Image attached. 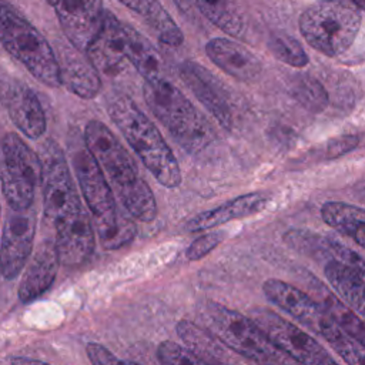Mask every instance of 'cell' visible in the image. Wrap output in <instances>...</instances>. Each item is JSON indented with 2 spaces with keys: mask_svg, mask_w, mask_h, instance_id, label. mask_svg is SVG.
<instances>
[{
  "mask_svg": "<svg viewBox=\"0 0 365 365\" xmlns=\"http://www.w3.org/2000/svg\"><path fill=\"white\" fill-rule=\"evenodd\" d=\"M83 138L84 145L107 175L113 194L118 197L123 208L138 221H153L157 215L155 198L121 141L98 120L87 123Z\"/></svg>",
  "mask_w": 365,
  "mask_h": 365,
  "instance_id": "6da1fadb",
  "label": "cell"
},
{
  "mask_svg": "<svg viewBox=\"0 0 365 365\" xmlns=\"http://www.w3.org/2000/svg\"><path fill=\"white\" fill-rule=\"evenodd\" d=\"M71 164L103 247L107 250L121 248L134 238V222L117 208L113 190L86 145L71 151Z\"/></svg>",
  "mask_w": 365,
  "mask_h": 365,
  "instance_id": "7a4b0ae2",
  "label": "cell"
},
{
  "mask_svg": "<svg viewBox=\"0 0 365 365\" xmlns=\"http://www.w3.org/2000/svg\"><path fill=\"white\" fill-rule=\"evenodd\" d=\"M108 115L153 177L167 188L181 182L180 165L158 128L130 97H118L108 106Z\"/></svg>",
  "mask_w": 365,
  "mask_h": 365,
  "instance_id": "3957f363",
  "label": "cell"
},
{
  "mask_svg": "<svg viewBox=\"0 0 365 365\" xmlns=\"http://www.w3.org/2000/svg\"><path fill=\"white\" fill-rule=\"evenodd\" d=\"M143 96L155 118L188 153H198L212 143L215 133L210 123L173 83L163 77L144 81Z\"/></svg>",
  "mask_w": 365,
  "mask_h": 365,
  "instance_id": "277c9868",
  "label": "cell"
},
{
  "mask_svg": "<svg viewBox=\"0 0 365 365\" xmlns=\"http://www.w3.org/2000/svg\"><path fill=\"white\" fill-rule=\"evenodd\" d=\"M362 23V9L352 0H319L299 17V31L317 51L336 57L354 43Z\"/></svg>",
  "mask_w": 365,
  "mask_h": 365,
  "instance_id": "5b68a950",
  "label": "cell"
},
{
  "mask_svg": "<svg viewBox=\"0 0 365 365\" xmlns=\"http://www.w3.org/2000/svg\"><path fill=\"white\" fill-rule=\"evenodd\" d=\"M0 43L34 78L47 87H60L58 60L43 34L10 3L0 0Z\"/></svg>",
  "mask_w": 365,
  "mask_h": 365,
  "instance_id": "8992f818",
  "label": "cell"
},
{
  "mask_svg": "<svg viewBox=\"0 0 365 365\" xmlns=\"http://www.w3.org/2000/svg\"><path fill=\"white\" fill-rule=\"evenodd\" d=\"M200 317L205 328L228 349L258 364L294 362L279 352L248 317L214 301L200 307Z\"/></svg>",
  "mask_w": 365,
  "mask_h": 365,
  "instance_id": "52a82bcc",
  "label": "cell"
},
{
  "mask_svg": "<svg viewBox=\"0 0 365 365\" xmlns=\"http://www.w3.org/2000/svg\"><path fill=\"white\" fill-rule=\"evenodd\" d=\"M38 158L46 220L57 228L87 214L81 205L61 147L54 140H46L40 148Z\"/></svg>",
  "mask_w": 365,
  "mask_h": 365,
  "instance_id": "ba28073f",
  "label": "cell"
},
{
  "mask_svg": "<svg viewBox=\"0 0 365 365\" xmlns=\"http://www.w3.org/2000/svg\"><path fill=\"white\" fill-rule=\"evenodd\" d=\"M40 171L38 154L16 133H7L1 140L0 185L9 208L26 210L33 205Z\"/></svg>",
  "mask_w": 365,
  "mask_h": 365,
  "instance_id": "9c48e42d",
  "label": "cell"
},
{
  "mask_svg": "<svg viewBox=\"0 0 365 365\" xmlns=\"http://www.w3.org/2000/svg\"><path fill=\"white\" fill-rule=\"evenodd\" d=\"M262 291L274 305L324 338L334 351H339L346 345L349 338L348 332L328 317L317 299L311 298L299 288L281 279L269 278L262 284Z\"/></svg>",
  "mask_w": 365,
  "mask_h": 365,
  "instance_id": "30bf717a",
  "label": "cell"
},
{
  "mask_svg": "<svg viewBox=\"0 0 365 365\" xmlns=\"http://www.w3.org/2000/svg\"><path fill=\"white\" fill-rule=\"evenodd\" d=\"M251 319L258 325L268 341L294 362L307 365L336 364V359H334L317 339L277 312L258 307L251 311Z\"/></svg>",
  "mask_w": 365,
  "mask_h": 365,
  "instance_id": "8fae6325",
  "label": "cell"
},
{
  "mask_svg": "<svg viewBox=\"0 0 365 365\" xmlns=\"http://www.w3.org/2000/svg\"><path fill=\"white\" fill-rule=\"evenodd\" d=\"M36 210L9 208L0 242V274L14 279L29 261L36 235Z\"/></svg>",
  "mask_w": 365,
  "mask_h": 365,
  "instance_id": "7c38bea8",
  "label": "cell"
},
{
  "mask_svg": "<svg viewBox=\"0 0 365 365\" xmlns=\"http://www.w3.org/2000/svg\"><path fill=\"white\" fill-rule=\"evenodd\" d=\"M54 9L60 26L70 44L86 53L88 44L98 33L104 7L101 0H47Z\"/></svg>",
  "mask_w": 365,
  "mask_h": 365,
  "instance_id": "4fadbf2b",
  "label": "cell"
},
{
  "mask_svg": "<svg viewBox=\"0 0 365 365\" xmlns=\"http://www.w3.org/2000/svg\"><path fill=\"white\" fill-rule=\"evenodd\" d=\"M178 74L197 100L225 130H230L232 127V110L222 84L201 64L190 60L180 64Z\"/></svg>",
  "mask_w": 365,
  "mask_h": 365,
  "instance_id": "5bb4252c",
  "label": "cell"
},
{
  "mask_svg": "<svg viewBox=\"0 0 365 365\" xmlns=\"http://www.w3.org/2000/svg\"><path fill=\"white\" fill-rule=\"evenodd\" d=\"M124 44V23H121L111 11L106 10L103 24L88 44L86 56L98 73L115 76L125 61Z\"/></svg>",
  "mask_w": 365,
  "mask_h": 365,
  "instance_id": "9a60e30c",
  "label": "cell"
},
{
  "mask_svg": "<svg viewBox=\"0 0 365 365\" xmlns=\"http://www.w3.org/2000/svg\"><path fill=\"white\" fill-rule=\"evenodd\" d=\"M4 106L13 124L29 138L46 133L47 120L36 93L21 83L10 84L4 91Z\"/></svg>",
  "mask_w": 365,
  "mask_h": 365,
  "instance_id": "2e32d148",
  "label": "cell"
},
{
  "mask_svg": "<svg viewBox=\"0 0 365 365\" xmlns=\"http://www.w3.org/2000/svg\"><path fill=\"white\" fill-rule=\"evenodd\" d=\"M58 255L54 240H44L31 257L19 285L21 302H31L41 297L54 282L58 271Z\"/></svg>",
  "mask_w": 365,
  "mask_h": 365,
  "instance_id": "e0dca14e",
  "label": "cell"
},
{
  "mask_svg": "<svg viewBox=\"0 0 365 365\" xmlns=\"http://www.w3.org/2000/svg\"><path fill=\"white\" fill-rule=\"evenodd\" d=\"M205 53L217 67L240 81L255 80L262 68L255 54L234 40L211 38L205 44Z\"/></svg>",
  "mask_w": 365,
  "mask_h": 365,
  "instance_id": "ac0fdd59",
  "label": "cell"
},
{
  "mask_svg": "<svg viewBox=\"0 0 365 365\" xmlns=\"http://www.w3.org/2000/svg\"><path fill=\"white\" fill-rule=\"evenodd\" d=\"M56 250L60 264L66 267H78L88 259L94 251V228L88 214L57 227Z\"/></svg>",
  "mask_w": 365,
  "mask_h": 365,
  "instance_id": "d6986e66",
  "label": "cell"
},
{
  "mask_svg": "<svg viewBox=\"0 0 365 365\" xmlns=\"http://www.w3.org/2000/svg\"><path fill=\"white\" fill-rule=\"evenodd\" d=\"M268 201L269 195L264 192H248L241 197H235L220 207L200 212L187 222L185 228L190 232L205 231L208 228L222 225L228 221L252 215L261 211Z\"/></svg>",
  "mask_w": 365,
  "mask_h": 365,
  "instance_id": "ffe728a7",
  "label": "cell"
},
{
  "mask_svg": "<svg viewBox=\"0 0 365 365\" xmlns=\"http://www.w3.org/2000/svg\"><path fill=\"white\" fill-rule=\"evenodd\" d=\"M74 50L66 51L58 61L61 84L81 98H94L101 87L100 74L87 57L80 56L81 51Z\"/></svg>",
  "mask_w": 365,
  "mask_h": 365,
  "instance_id": "44dd1931",
  "label": "cell"
},
{
  "mask_svg": "<svg viewBox=\"0 0 365 365\" xmlns=\"http://www.w3.org/2000/svg\"><path fill=\"white\" fill-rule=\"evenodd\" d=\"M324 274L351 308L364 314V271L338 259H328Z\"/></svg>",
  "mask_w": 365,
  "mask_h": 365,
  "instance_id": "7402d4cb",
  "label": "cell"
},
{
  "mask_svg": "<svg viewBox=\"0 0 365 365\" xmlns=\"http://www.w3.org/2000/svg\"><path fill=\"white\" fill-rule=\"evenodd\" d=\"M124 31L125 60L144 77V81L160 78L163 74V60L155 47L131 26L124 24Z\"/></svg>",
  "mask_w": 365,
  "mask_h": 365,
  "instance_id": "603a6c76",
  "label": "cell"
},
{
  "mask_svg": "<svg viewBox=\"0 0 365 365\" xmlns=\"http://www.w3.org/2000/svg\"><path fill=\"white\" fill-rule=\"evenodd\" d=\"M325 224L354 240L359 247L365 245V211L346 202L331 201L321 208Z\"/></svg>",
  "mask_w": 365,
  "mask_h": 365,
  "instance_id": "cb8c5ba5",
  "label": "cell"
},
{
  "mask_svg": "<svg viewBox=\"0 0 365 365\" xmlns=\"http://www.w3.org/2000/svg\"><path fill=\"white\" fill-rule=\"evenodd\" d=\"M177 335L207 364H220L228 361L225 345L220 342L207 328L202 329L197 324L181 319L177 327Z\"/></svg>",
  "mask_w": 365,
  "mask_h": 365,
  "instance_id": "d4e9b609",
  "label": "cell"
},
{
  "mask_svg": "<svg viewBox=\"0 0 365 365\" xmlns=\"http://www.w3.org/2000/svg\"><path fill=\"white\" fill-rule=\"evenodd\" d=\"M317 297L318 304L322 309L336 322L345 332H348L352 338H355L361 345L365 344V327L362 319H359L354 311L346 308L342 301H339L332 292H329L321 282H314L312 285Z\"/></svg>",
  "mask_w": 365,
  "mask_h": 365,
  "instance_id": "484cf974",
  "label": "cell"
},
{
  "mask_svg": "<svg viewBox=\"0 0 365 365\" xmlns=\"http://www.w3.org/2000/svg\"><path fill=\"white\" fill-rule=\"evenodd\" d=\"M195 7L214 26L224 33L242 38L245 34V21L231 0H191Z\"/></svg>",
  "mask_w": 365,
  "mask_h": 365,
  "instance_id": "4316f807",
  "label": "cell"
},
{
  "mask_svg": "<svg viewBox=\"0 0 365 365\" xmlns=\"http://www.w3.org/2000/svg\"><path fill=\"white\" fill-rule=\"evenodd\" d=\"M141 16L161 43L178 47L184 41L182 31L158 0H148Z\"/></svg>",
  "mask_w": 365,
  "mask_h": 365,
  "instance_id": "83f0119b",
  "label": "cell"
},
{
  "mask_svg": "<svg viewBox=\"0 0 365 365\" xmlns=\"http://www.w3.org/2000/svg\"><path fill=\"white\" fill-rule=\"evenodd\" d=\"M291 94L305 110L315 114L322 113L329 103V96L322 83L309 74L298 76L292 81Z\"/></svg>",
  "mask_w": 365,
  "mask_h": 365,
  "instance_id": "f1b7e54d",
  "label": "cell"
},
{
  "mask_svg": "<svg viewBox=\"0 0 365 365\" xmlns=\"http://www.w3.org/2000/svg\"><path fill=\"white\" fill-rule=\"evenodd\" d=\"M268 48L275 58L292 67H305L309 61L299 41L287 33L272 34L268 40Z\"/></svg>",
  "mask_w": 365,
  "mask_h": 365,
  "instance_id": "f546056e",
  "label": "cell"
},
{
  "mask_svg": "<svg viewBox=\"0 0 365 365\" xmlns=\"http://www.w3.org/2000/svg\"><path fill=\"white\" fill-rule=\"evenodd\" d=\"M157 358L161 364H207L205 359L198 356L192 349L184 348L173 341H164L157 348Z\"/></svg>",
  "mask_w": 365,
  "mask_h": 365,
  "instance_id": "4dcf8cb0",
  "label": "cell"
},
{
  "mask_svg": "<svg viewBox=\"0 0 365 365\" xmlns=\"http://www.w3.org/2000/svg\"><path fill=\"white\" fill-rule=\"evenodd\" d=\"M224 238L222 231H212L201 235L195 241L190 244V247L185 251V257L190 261H198L207 254H210Z\"/></svg>",
  "mask_w": 365,
  "mask_h": 365,
  "instance_id": "1f68e13d",
  "label": "cell"
},
{
  "mask_svg": "<svg viewBox=\"0 0 365 365\" xmlns=\"http://www.w3.org/2000/svg\"><path fill=\"white\" fill-rule=\"evenodd\" d=\"M359 144V138L356 135H342V137H336L332 138L327 143L325 147V157L328 160H334L338 158L341 155H345L346 153L352 151L354 148H356V145Z\"/></svg>",
  "mask_w": 365,
  "mask_h": 365,
  "instance_id": "d6a6232c",
  "label": "cell"
},
{
  "mask_svg": "<svg viewBox=\"0 0 365 365\" xmlns=\"http://www.w3.org/2000/svg\"><path fill=\"white\" fill-rule=\"evenodd\" d=\"M87 356L91 364L94 365H115V364H125L124 359L117 358L113 352H110L106 346L97 342H90L86 348Z\"/></svg>",
  "mask_w": 365,
  "mask_h": 365,
  "instance_id": "836d02e7",
  "label": "cell"
},
{
  "mask_svg": "<svg viewBox=\"0 0 365 365\" xmlns=\"http://www.w3.org/2000/svg\"><path fill=\"white\" fill-rule=\"evenodd\" d=\"M118 1L123 3L124 6H127L128 9L134 10V11L138 13V14L143 13L144 7H145L147 3H148V0H118Z\"/></svg>",
  "mask_w": 365,
  "mask_h": 365,
  "instance_id": "e575fe53",
  "label": "cell"
},
{
  "mask_svg": "<svg viewBox=\"0 0 365 365\" xmlns=\"http://www.w3.org/2000/svg\"><path fill=\"white\" fill-rule=\"evenodd\" d=\"M10 362H14V364H20V362H41L38 359H33V358H11Z\"/></svg>",
  "mask_w": 365,
  "mask_h": 365,
  "instance_id": "d590c367",
  "label": "cell"
},
{
  "mask_svg": "<svg viewBox=\"0 0 365 365\" xmlns=\"http://www.w3.org/2000/svg\"><path fill=\"white\" fill-rule=\"evenodd\" d=\"M352 1H355L361 9H364V6H365V0H352Z\"/></svg>",
  "mask_w": 365,
  "mask_h": 365,
  "instance_id": "8d00e7d4",
  "label": "cell"
},
{
  "mask_svg": "<svg viewBox=\"0 0 365 365\" xmlns=\"http://www.w3.org/2000/svg\"><path fill=\"white\" fill-rule=\"evenodd\" d=\"M0 214H1V205H0Z\"/></svg>",
  "mask_w": 365,
  "mask_h": 365,
  "instance_id": "74e56055",
  "label": "cell"
}]
</instances>
